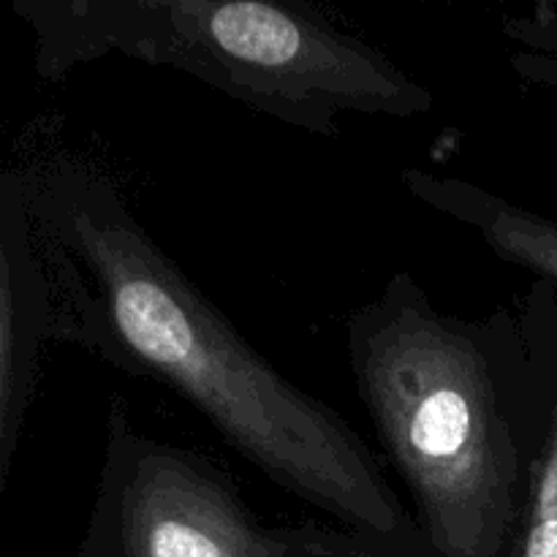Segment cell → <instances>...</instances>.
Here are the masks:
<instances>
[{
	"mask_svg": "<svg viewBox=\"0 0 557 557\" xmlns=\"http://www.w3.org/2000/svg\"><path fill=\"white\" fill-rule=\"evenodd\" d=\"M52 286V341L166 386L337 525L428 549L357 430L288 381L141 226L109 172L74 156L22 166Z\"/></svg>",
	"mask_w": 557,
	"mask_h": 557,
	"instance_id": "cell-1",
	"label": "cell"
},
{
	"mask_svg": "<svg viewBox=\"0 0 557 557\" xmlns=\"http://www.w3.org/2000/svg\"><path fill=\"white\" fill-rule=\"evenodd\" d=\"M346 357L428 555L515 557L533 455L520 315H451L395 272L346 321Z\"/></svg>",
	"mask_w": 557,
	"mask_h": 557,
	"instance_id": "cell-2",
	"label": "cell"
},
{
	"mask_svg": "<svg viewBox=\"0 0 557 557\" xmlns=\"http://www.w3.org/2000/svg\"><path fill=\"white\" fill-rule=\"evenodd\" d=\"M41 79L107 54L172 69L283 125L335 136L343 114L411 120L435 96L308 5L267 0H11Z\"/></svg>",
	"mask_w": 557,
	"mask_h": 557,
	"instance_id": "cell-3",
	"label": "cell"
},
{
	"mask_svg": "<svg viewBox=\"0 0 557 557\" xmlns=\"http://www.w3.org/2000/svg\"><path fill=\"white\" fill-rule=\"evenodd\" d=\"M82 557H430L346 525H270L199 451L141 433L123 400L107 413Z\"/></svg>",
	"mask_w": 557,
	"mask_h": 557,
	"instance_id": "cell-4",
	"label": "cell"
},
{
	"mask_svg": "<svg viewBox=\"0 0 557 557\" xmlns=\"http://www.w3.org/2000/svg\"><path fill=\"white\" fill-rule=\"evenodd\" d=\"M52 341V286L20 169L0 180V490L11 476Z\"/></svg>",
	"mask_w": 557,
	"mask_h": 557,
	"instance_id": "cell-5",
	"label": "cell"
},
{
	"mask_svg": "<svg viewBox=\"0 0 557 557\" xmlns=\"http://www.w3.org/2000/svg\"><path fill=\"white\" fill-rule=\"evenodd\" d=\"M517 315L531 359L533 455L515 557H557V288L533 281Z\"/></svg>",
	"mask_w": 557,
	"mask_h": 557,
	"instance_id": "cell-6",
	"label": "cell"
},
{
	"mask_svg": "<svg viewBox=\"0 0 557 557\" xmlns=\"http://www.w3.org/2000/svg\"><path fill=\"white\" fill-rule=\"evenodd\" d=\"M400 183L419 205L476 234L500 261L528 270L533 281L557 288L555 218L515 205L457 174L406 166L400 169Z\"/></svg>",
	"mask_w": 557,
	"mask_h": 557,
	"instance_id": "cell-7",
	"label": "cell"
},
{
	"mask_svg": "<svg viewBox=\"0 0 557 557\" xmlns=\"http://www.w3.org/2000/svg\"><path fill=\"white\" fill-rule=\"evenodd\" d=\"M555 9H557V3H555Z\"/></svg>",
	"mask_w": 557,
	"mask_h": 557,
	"instance_id": "cell-8",
	"label": "cell"
}]
</instances>
